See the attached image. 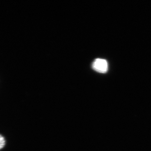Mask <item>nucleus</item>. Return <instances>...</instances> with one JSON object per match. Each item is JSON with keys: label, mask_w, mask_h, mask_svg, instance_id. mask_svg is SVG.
Wrapping results in <instances>:
<instances>
[{"label": "nucleus", "mask_w": 151, "mask_h": 151, "mask_svg": "<svg viewBox=\"0 0 151 151\" xmlns=\"http://www.w3.org/2000/svg\"><path fill=\"white\" fill-rule=\"evenodd\" d=\"M94 70L100 73H105L108 70V63L107 60L101 58H97L92 63Z\"/></svg>", "instance_id": "obj_1"}, {"label": "nucleus", "mask_w": 151, "mask_h": 151, "mask_svg": "<svg viewBox=\"0 0 151 151\" xmlns=\"http://www.w3.org/2000/svg\"><path fill=\"white\" fill-rule=\"evenodd\" d=\"M5 145V140L4 138L1 135H0V150L3 148Z\"/></svg>", "instance_id": "obj_2"}]
</instances>
